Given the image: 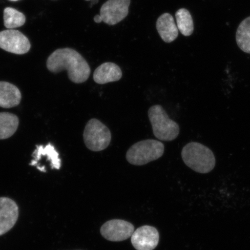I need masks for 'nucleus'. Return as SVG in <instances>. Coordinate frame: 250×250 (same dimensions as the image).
Wrapping results in <instances>:
<instances>
[{
	"mask_svg": "<svg viewBox=\"0 0 250 250\" xmlns=\"http://www.w3.org/2000/svg\"><path fill=\"white\" fill-rule=\"evenodd\" d=\"M46 66L52 73L68 71V77L76 83H85L89 78L91 70L87 62L76 50L62 48L56 50L49 56Z\"/></svg>",
	"mask_w": 250,
	"mask_h": 250,
	"instance_id": "f257e3e1",
	"label": "nucleus"
},
{
	"mask_svg": "<svg viewBox=\"0 0 250 250\" xmlns=\"http://www.w3.org/2000/svg\"><path fill=\"white\" fill-rule=\"evenodd\" d=\"M187 167L199 173H208L214 169L216 163L213 152L201 143L191 142L184 146L181 152Z\"/></svg>",
	"mask_w": 250,
	"mask_h": 250,
	"instance_id": "f03ea898",
	"label": "nucleus"
},
{
	"mask_svg": "<svg viewBox=\"0 0 250 250\" xmlns=\"http://www.w3.org/2000/svg\"><path fill=\"white\" fill-rule=\"evenodd\" d=\"M148 115L156 138L164 142H171L179 135V125L168 117L161 105L150 107Z\"/></svg>",
	"mask_w": 250,
	"mask_h": 250,
	"instance_id": "7ed1b4c3",
	"label": "nucleus"
},
{
	"mask_svg": "<svg viewBox=\"0 0 250 250\" xmlns=\"http://www.w3.org/2000/svg\"><path fill=\"white\" fill-rule=\"evenodd\" d=\"M165 151L163 143L155 140H146L130 146L126 155L130 164L143 166L162 157Z\"/></svg>",
	"mask_w": 250,
	"mask_h": 250,
	"instance_id": "20e7f679",
	"label": "nucleus"
},
{
	"mask_svg": "<svg viewBox=\"0 0 250 250\" xmlns=\"http://www.w3.org/2000/svg\"><path fill=\"white\" fill-rule=\"evenodd\" d=\"M83 137L87 148L92 151L99 152L109 146L111 141V133L101 121L93 118L87 122Z\"/></svg>",
	"mask_w": 250,
	"mask_h": 250,
	"instance_id": "39448f33",
	"label": "nucleus"
},
{
	"mask_svg": "<svg viewBox=\"0 0 250 250\" xmlns=\"http://www.w3.org/2000/svg\"><path fill=\"white\" fill-rule=\"evenodd\" d=\"M29 40L20 31L8 29L0 32V48L17 55L26 54L30 49Z\"/></svg>",
	"mask_w": 250,
	"mask_h": 250,
	"instance_id": "423d86ee",
	"label": "nucleus"
},
{
	"mask_svg": "<svg viewBox=\"0 0 250 250\" xmlns=\"http://www.w3.org/2000/svg\"><path fill=\"white\" fill-rule=\"evenodd\" d=\"M130 0H108L102 6V21L109 25H115L123 21L129 14Z\"/></svg>",
	"mask_w": 250,
	"mask_h": 250,
	"instance_id": "0eeeda50",
	"label": "nucleus"
},
{
	"mask_svg": "<svg viewBox=\"0 0 250 250\" xmlns=\"http://www.w3.org/2000/svg\"><path fill=\"white\" fill-rule=\"evenodd\" d=\"M134 232L133 225L122 220L108 221L101 229L102 235L111 242L124 241L132 236Z\"/></svg>",
	"mask_w": 250,
	"mask_h": 250,
	"instance_id": "6e6552de",
	"label": "nucleus"
},
{
	"mask_svg": "<svg viewBox=\"0 0 250 250\" xmlns=\"http://www.w3.org/2000/svg\"><path fill=\"white\" fill-rule=\"evenodd\" d=\"M159 234L155 228L143 226L134 230L131 242L137 250H153L157 247Z\"/></svg>",
	"mask_w": 250,
	"mask_h": 250,
	"instance_id": "1a4fd4ad",
	"label": "nucleus"
},
{
	"mask_svg": "<svg viewBox=\"0 0 250 250\" xmlns=\"http://www.w3.org/2000/svg\"><path fill=\"white\" fill-rule=\"evenodd\" d=\"M19 208L13 200L0 198V236L9 232L17 223Z\"/></svg>",
	"mask_w": 250,
	"mask_h": 250,
	"instance_id": "9d476101",
	"label": "nucleus"
},
{
	"mask_svg": "<svg viewBox=\"0 0 250 250\" xmlns=\"http://www.w3.org/2000/svg\"><path fill=\"white\" fill-rule=\"evenodd\" d=\"M123 72L121 68L112 62H106L96 68L93 73V80L98 84L116 82L121 79Z\"/></svg>",
	"mask_w": 250,
	"mask_h": 250,
	"instance_id": "9b49d317",
	"label": "nucleus"
},
{
	"mask_svg": "<svg viewBox=\"0 0 250 250\" xmlns=\"http://www.w3.org/2000/svg\"><path fill=\"white\" fill-rule=\"evenodd\" d=\"M156 26L159 36L165 42H173L179 36V29L173 17L170 14L165 13L161 15L156 21Z\"/></svg>",
	"mask_w": 250,
	"mask_h": 250,
	"instance_id": "f8f14e48",
	"label": "nucleus"
},
{
	"mask_svg": "<svg viewBox=\"0 0 250 250\" xmlns=\"http://www.w3.org/2000/svg\"><path fill=\"white\" fill-rule=\"evenodd\" d=\"M21 95L20 89L11 83L0 81V107L9 108L20 104Z\"/></svg>",
	"mask_w": 250,
	"mask_h": 250,
	"instance_id": "ddd939ff",
	"label": "nucleus"
},
{
	"mask_svg": "<svg viewBox=\"0 0 250 250\" xmlns=\"http://www.w3.org/2000/svg\"><path fill=\"white\" fill-rule=\"evenodd\" d=\"M33 156L34 159L31 162V166H37L41 158L46 157L47 161L51 163L52 168L58 170L61 167V160L59 158V153L51 144H49L45 146H37Z\"/></svg>",
	"mask_w": 250,
	"mask_h": 250,
	"instance_id": "4468645a",
	"label": "nucleus"
},
{
	"mask_svg": "<svg viewBox=\"0 0 250 250\" xmlns=\"http://www.w3.org/2000/svg\"><path fill=\"white\" fill-rule=\"evenodd\" d=\"M20 124L17 115L9 112H0V140L13 136Z\"/></svg>",
	"mask_w": 250,
	"mask_h": 250,
	"instance_id": "2eb2a0df",
	"label": "nucleus"
},
{
	"mask_svg": "<svg viewBox=\"0 0 250 250\" xmlns=\"http://www.w3.org/2000/svg\"><path fill=\"white\" fill-rule=\"evenodd\" d=\"M236 40L239 48L250 54V17L240 23L236 31Z\"/></svg>",
	"mask_w": 250,
	"mask_h": 250,
	"instance_id": "dca6fc26",
	"label": "nucleus"
},
{
	"mask_svg": "<svg viewBox=\"0 0 250 250\" xmlns=\"http://www.w3.org/2000/svg\"><path fill=\"white\" fill-rule=\"evenodd\" d=\"M177 28L183 36H191L194 30V24L191 15L188 10L181 8L176 12Z\"/></svg>",
	"mask_w": 250,
	"mask_h": 250,
	"instance_id": "f3484780",
	"label": "nucleus"
},
{
	"mask_svg": "<svg viewBox=\"0 0 250 250\" xmlns=\"http://www.w3.org/2000/svg\"><path fill=\"white\" fill-rule=\"evenodd\" d=\"M4 26L8 29L22 26L26 21V17L21 12L14 8L8 7L4 11Z\"/></svg>",
	"mask_w": 250,
	"mask_h": 250,
	"instance_id": "a211bd4d",
	"label": "nucleus"
},
{
	"mask_svg": "<svg viewBox=\"0 0 250 250\" xmlns=\"http://www.w3.org/2000/svg\"><path fill=\"white\" fill-rule=\"evenodd\" d=\"M94 21H95L97 23H101L102 21L101 16L100 15H96L95 17H94Z\"/></svg>",
	"mask_w": 250,
	"mask_h": 250,
	"instance_id": "6ab92c4d",
	"label": "nucleus"
},
{
	"mask_svg": "<svg viewBox=\"0 0 250 250\" xmlns=\"http://www.w3.org/2000/svg\"><path fill=\"white\" fill-rule=\"evenodd\" d=\"M9 1H18V0H9Z\"/></svg>",
	"mask_w": 250,
	"mask_h": 250,
	"instance_id": "aec40b11",
	"label": "nucleus"
},
{
	"mask_svg": "<svg viewBox=\"0 0 250 250\" xmlns=\"http://www.w3.org/2000/svg\"><path fill=\"white\" fill-rule=\"evenodd\" d=\"M85 1H90V0H85Z\"/></svg>",
	"mask_w": 250,
	"mask_h": 250,
	"instance_id": "412c9836",
	"label": "nucleus"
}]
</instances>
